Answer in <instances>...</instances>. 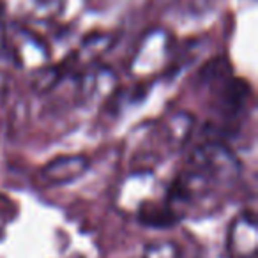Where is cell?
I'll list each match as a JSON object with an SVG mask.
<instances>
[{
    "label": "cell",
    "instance_id": "cell-4",
    "mask_svg": "<svg viewBox=\"0 0 258 258\" xmlns=\"http://www.w3.org/2000/svg\"><path fill=\"white\" fill-rule=\"evenodd\" d=\"M144 258H180L179 247L173 242L163 240V242H152L145 247Z\"/></svg>",
    "mask_w": 258,
    "mask_h": 258
},
{
    "label": "cell",
    "instance_id": "cell-3",
    "mask_svg": "<svg viewBox=\"0 0 258 258\" xmlns=\"http://www.w3.org/2000/svg\"><path fill=\"white\" fill-rule=\"evenodd\" d=\"M87 168H89V161L83 156H62L44 166L43 177L46 179V182L53 186H62L82 177Z\"/></svg>",
    "mask_w": 258,
    "mask_h": 258
},
{
    "label": "cell",
    "instance_id": "cell-2",
    "mask_svg": "<svg viewBox=\"0 0 258 258\" xmlns=\"http://www.w3.org/2000/svg\"><path fill=\"white\" fill-rule=\"evenodd\" d=\"M228 254L232 258H254L258 246L256 221L249 212H242L232 221L226 237Z\"/></svg>",
    "mask_w": 258,
    "mask_h": 258
},
{
    "label": "cell",
    "instance_id": "cell-5",
    "mask_svg": "<svg viewBox=\"0 0 258 258\" xmlns=\"http://www.w3.org/2000/svg\"><path fill=\"white\" fill-rule=\"evenodd\" d=\"M200 258H232L228 253L226 254H219V253H212V254H204V256H200Z\"/></svg>",
    "mask_w": 258,
    "mask_h": 258
},
{
    "label": "cell",
    "instance_id": "cell-1",
    "mask_svg": "<svg viewBox=\"0 0 258 258\" xmlns=\"http://www.w3.org/2000/svg\"><path fill=\"white\" fill-rule=\"evenodd\" d=\"M240 165L219 142H207L191 152L187 165L172 182L165 204L179 221L187 216L211 214L237 184Z\"/></svg>",
    "mask_w": 258,
    "mask_h": 258
}]
</instances>
